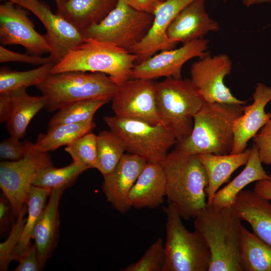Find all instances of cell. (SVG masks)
I'll list each match as a JSON object with an SVG mask.
<instances>
[{
    "label": "cell",
    "mask_w": 271,
    "mask_h": 271,
    "mask_svg": "<svg viewBox=\"0 0 271 271\" xmlns=\"http://www.w3.org/2000/svg\"><path fill=\"white\" fill-rule=\"evenodd\" d=\"M67 0H55L57 10L61 9Z\"/></svg>",
    "instance_id": "cell-46"
},
{
    "label": "cell",
    "mask_w": 271,
    "mask_h": 271,
    "mask_svg": "<svg viewBox=\"0 0 271 271\" xmlns=\"http://www.w3.org/2000/svg\"><path fill=\"white\" fill-rule=\"evenodd\" d=\"M36 87L47 98L45 108L52 112L76 101L90 99L109 101L117 85L105 74L69 71L50 74Z\"/></svg>",
    "instance_id": "cell-6"
},
{
    "label": "cell",
    "mask_w": 271,
    "mask_h": 271,
    "mask_svg": "<svg viewBox=\"0 0 271 271\" xmlns=\"http://www.w3.org/2000/svg\"><path fill=\"white\" fill-rule=\"evenodd\" d=\"M154 18L153 14L138 10L118 0L100 23L82 33L86 39L111 43L128 51L146 37Z\"/></svg>",
    "instance_id": "cell-9"
},
{
    "label": "cell",
    "mask_w": 271,
    "mask_h": 271,
    "mask_svg": "<svg viewBox=\"0 0 271 271\" xmlns=\"http://www.w3.org/2000/svg\"><path fill=\"white\" fill-rule=\"evenodd\" d=\"M205 3V0H193L179 12L166 32L171 42L183 45L219 29V24L206 12Z\"/></svg>",
    "instance_id": "cell-18"
},
{
    "label": "cell",
    "mask_w": 271,
    "mask_h": 271,
    "mask_svg": "<svg viewBox=\"0 0 271 271\" xmlns=\"http://www.w3.org/2000/svg\"><path fill=\"white\" fill-rule=\"evenodd\" d=\"M115 115L161 124L156 98L155 82L152 80L131 78L117 85L111 99Z\"/></svg>",
    "instance_id": "cell-12"
},
{
    "label": "cell",
    "mask_w": 271,
    "mask_h": 271,
    "mask_svg": "<svg viewBox=\"0 0 271 271\" xmlns=\"http://www.w3.org/2000/svg\"><path fill=\"white\" fill-rule=\"evenodd\" d=\"M26 89L20 88L11 92L13 98V108L6 122L10 136L19 140L25 136L32 118L41 109L45 108L47 102L45 96H31L27 93Z\"/></svg>",
    "instance_id": "cell-26"
},
{
    "label": "cell",
    "mask_w": 271,
    "mask_h": 271,
    "mask_svg": "<svg viewBox=\"0 0 271 271\" xmlns=\"http://www.w3.org/2000/svg\"><path fill=\"white\" fill-rule=\"evenodd\" d=\"M242 271H271V245L242 226L240 239Z\"/></svg>",
    "instance_id": "cell-27"
},
{
    "label": "cell",
    "mask_w": 271,
    "mask_h": 271,
    "mask_svg": "<svg viewBox=\"0 0 271 271\" xmlns=\"http://www.w3.org/2000/svg\"><path fill=\"white\" fill-rule=\"evenodd\" d=\"M261 162L271 165V118L266 122L253 138Z\"/></svg>",
    "instance_id": "cell-37"
},
{
    "label": "cell",
    "mask_w": 271,
    "mask_h": 271,
    "mask_svg": "<svg viewBox=\"0 0 271 271\" xmlns=\"http://www.w3.org/2000/svg\"><path fill=\"white\" fill-rule=\"evenodd\" d=\"M163 210L167 216L163 271H208L211 254L203 236L185 227L169 201Z\"/></svg>",
    "instance_id": "cell-7"
},
{
    "label": "cell",
    "mask_w": 271,
    "mask_h": 271,
    "mask_svg": "<svg viewBox=\"0 0 271 271\" xmlns=\"http://www.w3.org/2000/svg\"><path fill=\"white\" fill-rule=\"evenodd\" d=\"M209 41L204 38L183 44L178 49L161 51L144 62L136 64L131 78L152 80L165 77L181 78L183 65L195 58H202L209 53L207 51Z\"/></svg>",
    "instance_id": "cell-15"
},
{
    "label": "cell",
    "mask_w": 271,
    "mask_h": 271,
    "mask_svg": "<svg viewBox=\"0 0 271 271\" xmlns=\"http://www.w3.org/2000/svg\"><path fill=\"white\" fill-rule=\"evenodd\" d=\"M118 0H67L56 13L82 32L100 23L116 7Z\"/></svg>",
    "instance_id": "cell-24"
},
{
    "label": "cell",
    "mask_w": 271,
    "mask_h": 271,
    "mask_svg": "<svg viewBox=\"0 0 271 271\" xmlns=\"http://www.w3.org/2000/svg\"><path fill=\"white\" fill-rule=\"evenodd\" d=\"M243 5L246 7H249L250 6L256 4H260L262 3H269L271 2V0H242Z\"/></svg>",
    "instance_id": "cell-45"
},
{
    "label": "cell",
    "mask_w": 271,
    "mask_h": 271,
    "mask_svg": "<svg viewBox=\"0 0 271 271\" xmlns=\"http://www.w3.org/2000/svg\"><path fill=\"white\" fill-rule=\"evenodd\" d=\"M125 151L124 146L111 130H103L97 137V158L95 168L105 176L116 167Z\"/></svg>",
    "instance_id": "cell-31"
},
{
    "label": "cell",
    "mask_w": 271,
    "mask_h": 271,
    "mask_svg": "<svg viewBox=\"0 0 271 271\" xmlns=\"http://www.w3.org/2000/svg\"><path fill=\"white\" fill-rule=\"evenodd\" d=\"M14 216L12 206L8 199L3 194L0 197V232L5 233L11 224Z\"/></svg>",
    "instance_id": "cell-41"
},
{
    "label": "cell",
    "mask_w": 271,
    "mask_h": 271,
    "mask_svg": "<svg viewBox=\"0 0 271 271\" xmlns=\"http://www.w3.org/2000/svg\"><path fill=\"white\" fill-rule=\"evenodd\" d=\"M243 108V105L205 102L194 116L190 136L177 148L194 155L230 154L234 122L242 114Z\"/></svg>",
    "instance_id": "cell-3"
},
{
    "label": "cell",
    "mask_w": 271,
    "mask_h": 271,
    "mask_svg": "<svg viewBox=\"0 0 271 271\" xmlns=\"http://www.w3.org/2000/svg\"><path fill=\"white\" fill-rule=\"evenodd\" d=\"M193 0H164L155 10L152 28L146 37L128 51L136 56V64L152 57L159 51L173 49L176 44L167 38V29L176 16Z\"/></svg>",
    "instance_id": "cell-16"
},
{
    "label": "cell",
    "mask_w": 271,
    "mask_h": 271,
    "mask_svg": "<svg viewBox=\"0 0 271 271\" xmlns=\"http://www.w3.org/2000/svg\"><path fill=\"white\" fill-rule=\"evenodd\" d=\"M103 120L121 140L125 151L143 158L147 163H161L169 149L177 144L175 136L162 124H152L116 115L105 116Z\"/></svg>",
    "instance_id": "cell-8"
},
{
    "label": "cell",
    "mask_w": 271,
    "mask_h": 271,
    "mask_svg": "<svg viewBox=\"0 0 271 271\" xmlns=\"http://www.w3.org/2000/svg\"><path fill=\"white\" fill-rule=\"evenodd\" d=\"M227 0H224V2H226Z\"/></svg>",
    "instance_id": "cell-48"
},
{
    "label": "cell",
    "mask_w": 271,
    "mask_h": 271,
    "mask_svg": "<svg viewBox=\"0 0 271 271\" xmlns=\"http://www.w3.org/2000/svg\"><path fill=\"white\" fill-rule=\"evenodd\" d=\"M10 136L2 140L0 143V157L10 161H17L23 158L27 152L25 142Z\"/></svg>",
    "instance_id": "cell-38"
},
{
    "label": "cell",
    "mask_w": 271,
    "mask_h": 271,
    "mask_svg": "<svg viewBox=\"0 0 271 271\" xmlns=\"http://www.w3.org/2000/svg\"><path fill=\"white\" fill-rule=\"evenodd\" d=\"M127 5L140 11L153 14L160 0H122Z\"/></svg>",
    "instance_id": "cell-43"
},
{
    "label": "cell",
    "mask_w": 271,
    "mask_h": 271,
    "mask_svg": "<svg viewBox=\"0 0 271 271\" xmlns=\"http://www.w3.org/2000/svg\"><path fill=\"white\" fill-rule=\"evenodd\" d=\"M155 87L161 123L181 143L190 136L194 116L205 101L191 79L166 78Z\"/></svg>",
    "instance_id": "cell-5"
},
{
    "label": "cell",
    "mask_w": 271,
    "mask_h": 271,
    "mask_svg": "<svg viewBox=\"0 0 271 271\" xmlns=\"http://www.w3.org/2000/svg\"><path fill=\"white\" fill-rule=\"evenodd\" d=\"M54 64L50 62L28 71L12 70L6 67L0 69V94L8 93L20 88L37 86L51 74Z\"/></svg>",
    "instance_id": "cell-30"
},
{
    "label": "cell",
    "mask_w": 271,
    "mask_h": 271,
    "mask_svg": "<svg viewBox=\"0 0 271 271\" xmlns=\"http://www.w3.org/2000/svg\"><path fill=\"white\" fill-rule=\"evenodd\" d=\"M27 208L23 206L17 215L6 240L0 244V270H7L10 262L14 260L13 253L20 241L26 221L25 218Z\"/></svg>",
    "instance_id": "cell-36"
},
{
    "label": "cell",
    "mask_w": 271,
    "mask_h": 271,
    "mask_svg": "<svg viewBox=\"0 0 271 271\" xmlns=\"http://www.w3.org/2000/svg\"><path fill=\"white\" fill-rule=\"evenodd\" d=\"M231 68V60L225 54L211 56L209 53L191 65V79L205 102L246 103L247 101L235 97L224 84V78Z\"/></svg>",
    "instance_id": "cell-13"
},
{
    "label": "cell",
    "mask_w": 271,
    "mask_h": 271,
    "mask_svg": "<svg viewBox=\"0 0 271 271\" xmlns=\"http://www.w3.org/2000/svg\"><path fill=\"white\" fill-rule=\"evenodd\" d=\"M14 3L35 15L45 27L51 48L50 57L55 65L86 41L82 32L61 15L39 0H15Z\"/></svg>",
    "instance_id": "cell-11"
},
{
    "label": "cell",
    "mask_w": 271,
    "mask_h": 271,
    "mask_svg": "<svg viewBox=\"0 0 271 271\" xmlns=\"http://www.w3.org/2000/svg\"><path fill=\"white\" fill-rule=\"evenodd\" d=\"M1 1H5L6 2H13L14 3L15 0H1Z\"/></svg>",
    "instance_id": "cell-47"
},
{
    "label": "cell",
    "mask_w": 271,
    "mask_h": 271,
    "mask_svg": "<svg viewBox=\"0 0 271 271\" xmlns=\"http://www.w3.org/2000/svg\"><path fill=\"white\" fill-rule=\"evenodd\" d=\"M51 190L32 185L26 205L28 216L20 241L14 252V260L18 261L20 256L31 245L35 225L40 217L45 206L47 198Z\"/></svg>",
    "instance_id": "cell-29"
},
{
    "label": "cell",
    "mask_w": 271,
    "mask_h": 271,
    "mask_svg": "<svg viewBox=\"0 0 271 271\" xmlns=\"http://www.w3.org/2000/svg\"><path fill=\"white\" fill-rule=\"evenodd\" d=\"M97 136L91 131L77 139L65 148L73 162L95 168L97 158Z\"/></svg>",
    "instance_id": "cell-34"
},
{
    "label": "cell",
    "mask_w": 271,
    "mask_h": 271,
    "mask_svg": "<svg viewBox=\"0 0 271 271\" xmlns=\"http://www.w3.org/2000/svg\"><path fill=\"white\" fill-rule=\"evenodd\" d=\"M147 163L137 155L124 154L114 169L103 176L102 190L106 200L119 213L130 209L128 195Z\"/></svg>",
    "instance_id": "cell-17"
},
{
    "label": "cell",
    "mask_w": 271,
    "mask_h": 271,
    "mask_svg": "<svg viewBox=\"0 0 271 271\" xmlns=\"http://www.w3.org/2000/svg\"><path fill=\"white\" fill-rule=\"evenodd\" d=\"M262 180H271L264 171L254 144L250 148L249 159L244 169L234 179L215 194L210 206H232L237 195L250 183Z\"/></svg>",
    "instance_id": "cell-25"
},
{
    "label": "cell",
    "mask_w": 271,
    "mask_h": 271,
    "mask_svg": "<svg viewBox=\"0 0 271 271\" xmlns=\"http://www.w3.org/2000/svg\"><path fill=\"white\" fill-rule=\"evenodd\" d=\"M93 119L86 121L62 124L48 129L46 133H39L34 144L42 152L48 153L67 146L77 139L92 131L95 128Z\"/></svg>",
    "instance_id": "cell-28"
},
{
    "label": "cell",
    "mask_w": 271,
    "mask_h": 271,
    "mask_svg": "<svg viewBox=\"0 0 271 271\" xmlns=\"http://www.w3.org/2000/svg\"><path fill=\"white\" fill-rule=\"evenodd\" d=\"M161 2L164 1V0H160Z\"/></svg>",
    "instance_id": "cell-49"
},
{
    "label": "cell",
    "mask_w": 271,
    "mask_h": 271,
    "mask_svg": "<svg viewBox=\"0 0 271 271\" xmlns=\"http://www.w3.org/2000/svg\"><path fill=\"white\" fill-rule=\"evenodd\" d=\"M161 164L166 177L168 201L182 218H194L207 205L208 181L202 164L196 155L177 148Z\"/></svg>",
    "instance_id": "cell-1"
},
{
    "label": "cell",
    "mask_w": 271,
    "mask_h": 271,
    "mask_svg": "<svg viewBox=\"0 0 271 271\" xmlns=\"http://www.w3.org/2000/svg\"><path fill=\"white\" fill-rule=\"evenodd\" d=\"M211 254L208 271H242L240 264L242 220L232 206H206L194 218Z\"/></svg>",
    "instance_id": "cell-2"
},
{
    "label": "cell",
    "mask_w": 271,
    "mask_h": 271,
    "mask_svg": "<svg viewBox=\"0 0 271 271\" xmlns=\"http://www.w3.org/2000/svg\"><path fill=\"white\" fill-rule=\"evenodd\" d=\"M166 262L165 245L161 238L157 239L137 262L122 271H163Z\"/></svg>",
    "instance_id": "cell-35"
},
{
    "label": "cell",
    "mask_w": 271,
    "mask_h": 271,
    "mask_svg": "<svg viewBox=\"0 0 271 271\" xmlns=\"http://www.w3.org/2000/svg\"><path fill=\"white\" fill-rule=\"evenodd\" d=\"M250 153V149H246L243 152L235 154H201L196 155L203 166L208 178L206 206L211 205L220 187L227 181L231 174L239 167L246 165Z\"/></svg>",
    "instance_id": "cell-23"
},
{
    "label": "cell",
    "mask_w": 271,
    "mask_h": 271,
    "mask_svg": "<svg viewBox=\"0 0 271 271\" xmlns=\"http://www.w3.org/2000/svg\"><path fill=\"white\" fill-rule=\"evenodd\" d=\"M166 177L161 163H147L128 197L130 207L155 208L164 201Z\"/></svg>",
    "instance_id": "cell-21"
},
{
    "label": "cell",
    "mask_w": 271,
    "mask_h": 271,
    "mask_svg": "<svg viewBox=\"0 0 271 271\" xmlns=\"http://www.w3.org/2000/svg\"><path fill=\"white\" fill-rule=\"evenodd\" d=\"M6 2L0 6V43L1 45H20L28 54L41 56L50 53L45 35L38 33L29 17L27 10Z\"/></svg>",
    "instance_id": "cell-14"
},
{
    "label": "cell",
    "mask_w": 271,
    "mask_h": 271,
    "mask_svg": "<svg viewBox=\"0 0 271 271\" xmlns=\"http://www.w3.org/2000/svg\"><path fill=\"white\" fill-rule=\"evenodd\" d=\"M12 93L0 94V122H6L9 119L13 108Z\"/></svg>",
    "instance_id": "cell-42"
},
{
    "label": "cell",
    "mask_w": 271,
    "mask_h": 271,
    "mask_svg": "<svg viewBox=\"0 0 271 271\" xmlns=\"http://www.w3.org/2000/svg\"><path fill=\"white\" fill-rule=\"evenodd\" d=\"M108 101L90 99L67 104L58 109L50 119L48 129L62 124L79 123L93 119L96 111Z\"/></svg>",
    "instance_id": "cell-33"
},
{
    "label": "cell",
    "mask_w": 271,
    "mask_h": 271,
    "mask_svg": "<svg viewBox=\"0 0 271 271\" xmlns=\"http://www.w3.org/2000/svg\"><path fill=\"white\" fill-rule=\"evenodd\" d=\"M253 191L262 198L271 201V180H262L256 181Z\"/></svg>",
    "instance_id": "cell-44"
},
{
    "label": "cell",
    "mask_w": 271,
    "mask_h": 271,
    "mask_svg": "<svg viewBox=\"0 0 271 271\" xmlns=\"http://www.w3.org/2000/svg\"><path fill=\"white\" fill-rule=\"evenodd\" d=\"M91 168L72 162L69 165L56 168L53 165L42 170L34 180L33 185L51 190L58 188H67L73 184L86 170Z\"/></svg>",
    "instance_id": "cell-32"
},
{
    "label": "cell",
    "mask_w": 271,
    "mask_h": 271,
    "mask_svg": "<svg viewBox=\"0 0 271 271\" xmlns=\"http://www.w3.org/2000/svg\"><path fill=\"white\" fill-rule=\"evenodd\" d=\"M25 142L27 152L23 158L0 163V187L16 216L26 204L31 188L38 174L53 165L48 153L38 151L34 144L28 141Z\"/></svg>",
    "instance_id": "cell-10"
},
{
    "label": "cell",
    "mask_w": 271,
    "mask_h": 271,
    "mask_svg": "<svg viewBox=\"0 0 271 271\" xmlns=\"http://www.w3.org/2000/svg\"><path fill=\"white\" fill-rule=\"evenodd\" d=\"M242 220L246 221L253 232L271 245V203L254 191L242 190L232 206Z\"/></svg>",
    "instance_id": "cell-22"
},
{
    "label": "cell",
    "mask_w": 271,
    "mask_h": 271,
    "mask_svg": "<svg viewBox=\"0 0 271 271\" xmlns=\"http://www.w3.org/2000/svg\"><path fill=\"white\" fill-rule=\"evenodd\" d=\"M253 102L244 106L243 112L235 121L234 143L231 154L243 152L247 143L271 118V112H266L265 107L271 101V87L258 83L252 95Z\"/></svg>",
    "instance_id": "cell-19"
},
{
    "label": "cell",
    "mask_w": 271,
    "mask_h": 271,
    "mask_svg": "<svg viewBox=\"0 0 271 271\" xmlns=\"http://www.w3.org/2000/svg\"><path fill=\"white\" fill-rule=\"evenodd\" d=\"M65 189L60 187L51 190L48 202L34 229L33 238L42 269L57 245L60 225L59 206Z\"/></svg>",
    "instance_id": "cell-20"
},
{
    "label": "cell",
    "mask_w": 271,
    "mask_h": 271,
    "mask_svg": "<svg viewBox=\"0 0 271 271\" xmlns=\"http://www.w3.org/2000/svg\"><path fill=\"white\" fill-rule=\"evenodd\" d=\"M21 62L35 65H42L52 62L50 56L42 57L30 54H20L0 46V62Z\"/></svg>",
    "instance_id": "cell-39"
},
{
    "label": "cell",
    "mask_w": 271,
    "mask_h": 271,
    "mask_svg": "<svg viewBox=\"0 0 271 271\" xmlns=\"http://www.w3.org/2000/svg\"><path fill=\"white\" fill-rule=\"evenodd\" d=\"M15 271H38L42 270L36 245H30L18 260Z\"/></svg>",
    "instance_id": "cell-40"
},
{
    "label": "cell",
    "mask_w": 271,
    "mask_h": 271,
    "mask_svg": "<svg viewBox=\"0 0 271 271\" xmlns=\"http://www.w3.org/2000/svg\"><path fill=\"white\" fill-rule=\"evenodd\" d=\"M136 58L133 54L114 44L86 39L54 65L51 74L69 71L101 73L118 85L131 78Z\"/></svg>",
    "instance_id": "cell-4"
}]
</instances>
